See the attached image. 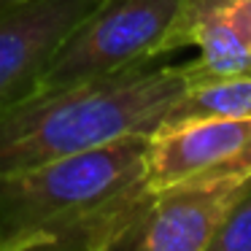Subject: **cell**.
<instances>
[{
  "mask_svg": "<svg viewBox=\"0 0 251 251\" xmlns=\"http://www.w3.org/2000/svg\"><path fill=\"white\" fill-rule=\"evenodd\" d=\"M192 119H251V76L192 81L162 125Z\"/></svg>",
  "mask_w": 251,
  "mask_h": 251,
  "instance_id": "obj_7",
  "label": "cell"
},
{
  "mask_svg": "<svg viewBox=\"0 0 251 251\" xmlns=\"http://www.w3.org/2000/svg\"><path fill=\"white\" fill-rule=\"evenodd\" d=\"M192 81L189 62L149 60L114 76L38 92L0 111V173L151 135Z\"/></svg>",
  "mask_w": 251,
  "mask_h": 251,
  "instance_id": "obj_2",
  "label": "cell"
},
{
  "mask_svg": "<svg viewBox=\"0 0 251 251\" xmlns=\"http://www.w3.org/2000/svg\"><path fill=\"white\" fill-rule=\"evenodd\" d=\"M249 181L251 176H224L149 189L119 251H208Z\"/></svg>",
  "mask_w": 251,
  "mask_h": 251,
  "instance_id": "obj_4",
  "label": "cell"
},
{
  "mask_svg": "<svg viewBox=\"0 0 251 251\" xmlns=\"http://www.w3.org/2000/svg\"><path fill=\"white\" fill-rule=\"evenodd\" d=\"M208 251H251V181L227 211Z\"/></svg>",
  "mask_w": 251,
  "mask_h": 251,
  "instance_id": "obj_8",
  "label": "cell"
},
{
  "mask_svg": "<svg viewBox=\"0 0 251 251\" xmlns=\"http://www.w3.org/2000/svg\"><path fill=\"white\" fill-rule=\"evenodd\" d=\"M184 0H100L71 30L38 81L51 92L162 60V44Z\"/></svg>",
  "mask_w": 251,
  "mask_h": 251,
  "instance_id": "obj_3",
  "label": "cell"
},
{
  "mask_svg": "<svg viewBox=\"0 0 251 251\" xmlns=\"http://www.w3.org/2000/svg\"><path fill=\"white\" fill-rule=\"evenodd\" d=\"M100 0H22L0 14V111L35 95L46 65Z\"/></svg>",
  "mask_w": 251,
  "mask_h": 251,
  "instance_id": "obj_6",
  "label": "cell"
},
{
  "mask_svg": "<svg viewBox=\"0 0 251 251\" xmlns=\"http://www.w3.org/2000/svg\"><path fill=\"white\" fill-rule=\"evenodd\" d=\"M17 3H22V0H0V14L8 11L11 6H17Z\"/></svg>",
  "mask_w": 251,
  "mask_h": 251,
  "instance_id": "obj_9",
  "label": "cell"
},
{
  "mask_svg": "<svg viewBox=\"0 0 251 251\" xmlns=\"http://www.w3.org/2000/svg\"><path fill=\"white\" fill-rule=\"evenodd\" d=\"M224 176H251V119H192L149 135V189Z\"/></svg>",
  "mask_w": 251,
  "mask_h": 251,
  "instance_id": "obj_5",
  "label": "cell"
},
{
  "mask_svg": "<svg viewBox=\"0 0 251 251\" xmlns=\"http://www.w3.org/2000/svg\"><path fill=\"white\" fill-rule=\"evenodd\" d=\"M149 138L0 173V251H119L149 197Z\"/></svg>",
  "mask_w": 251,
  "mask_h": 251,
  "instance_id": "obj_1",
  "label": "cell"
}]
</instances>
